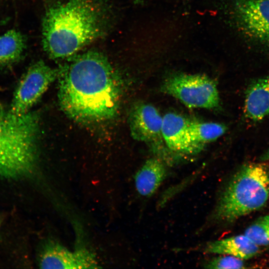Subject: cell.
<instances>
[{"label": "cell", "mask_w": 269, "mask_h": 269, "mask_svg": "<svg viewBox=\"0 0 269 269\" xmlns=\"http://www.w3.org/2000/svg\"><path fill=\"white\" fill-rule=\"evenodd\" d=\"M70 57L58 68V97L62 111L85 123L114 118L120 107L122 81L108 58L93 50Z\"/></svg>", "instance_id": "obj_1"}, {"label": "cell", "mask_w": 269, "mask_h": 269, "mask_svg": "<svg viewBox=\"0 0 269 269\" xmlns=\"http://www.w3.org/2000/svg\"><path fill=\"white\" fill-rule=\"evenodd\" d=\"M109 24L106 8L98 1L67 0L49 7L43 17V48L53 59L70 57L103 37Z\"/></svg>", "instance_id": "obj_2"}, {"label": "cell", "mask_w": 269, "mask_h": 269, "mask_svg": "<svg viewBox=\"0 0 269 269\" xmlns=\"http://www.w3.org/2000/svg\"><path fill=\"white\" fill-rule=\"evenodd\" d=\"M38 119L37 113L17 115L0 106V178L18 179L33 171Z\"/></svg>", "instance_id": "obj_3"}, {"label": "cell", "mask_w": 269, "mask_h": 269, "mask_svg": "<svg viewBox=\"0 0 269 269\" xmlns=\"http://www.w3.org/2000/svg\"><path fill=\"white\" fill-rule=\"evenodd\" d=\"M269 198V171L262 163L243 165L223 192L215 218L233 222L264 207Z\"/></svg>", "instance_id": "obj_4"}, {"label": "cell", "mask_w": 269, "mask_h": 269, "mask_svg": "<svg viewBox=\"0 0 269 269\" xmlns=\"http://www.w3.org/2000/svg\"><path fill=\"white\" fill-rule=\"evenodd\" d=\"M161 91L190 108L214 110L220 106L215 81L204 74H173L163 82Z\"/></svg>", "instance_id": "obj_5"}, {"label": "cell", "mask_w": 269, "mask_h": 269, "mask_svg": "<svg viewBox=\"0 0 269 269\" xmlns=\"http://www.w3.org/2000/svg\"><path fill=\"white\" fill-rule=\"evenodd\" d=\"M230 9L233 23L242 35L269 48V0H234Z\"/></svg>", "instance_id": "obj_6"}, {"label": "cell", "mask_w": 269, "mask_h": 269, "mask_svg": "<svg viewBox=\"0 0 269 269\" xmlns=\"http://www.w3.org/2000/svg\"><path fill=\"white\" fill-rule=\"evenodd\" d=\"M58 68H53L42 60L32 64L19 83L9 110L17 115L30 112V109L56 79Z\"/></svg>", "instance_id": "obj_7"}, {"label": "cell", "mask_w": 269, "mask_h": 269, "mask_svg": "<svg viewBox=\"0 0 269 269\" xmlns=\"http://www.w3.org/2000/svg\"><path fill=\"white\" fill-rule=\"evenodd\" d=\"M41 269H93L98 268L93 254L85 249L71 251L59 243L48 240L42 244L38 257Z\"/></svg>", "instance_id": "obj_8"}, {"label": "cell", "mask_w": 269, "mask_h": 269, "mask_svg": "<svg viewBox=\"0 0 269 269\" xmlns=\"http://www.w3.org/2000/svg\"><path fill=\"white\" fill-rule=\"evenodd\" d=\"M162 123L163 117L156 108L146 103H136L130 114L129 126L133 137L154 148L163 147Z\"/></svg>", "instance_id": "obj_9"}, {"label": "cell", "mask_w": 269, "mask_h": 269, "mask_svg": "<svg viewBox=\"0 0 269 269\" xmlns=\"http://www.w3.org/2000/svg\"><path fill=\"white\" fill-rule=\"evenodd\" d=\"M189 123L184 117L175 113H168L163 116V139L165 145L172 152L193 155L204 148V145L195 142L191 137Z\"/></svg>", "instance_id": "obj_10"}, {"label": "cell", "mask_w": 269, "mask_h": 269, "mask_svg": "<svg viewBox=\"0 0 269 269\" xmlns=\"http://www.w3.org/2000/svg\"><path fill=\"white\" fill-rule=\"evenodd\" d=\"M244 114L253 122H260L269 115V75L255 80L248 86Z\"/></svg>", "instance_id": "obj_11"}, {"label": "cell", "mask_w": 269, "mask_h": 269, "mask_svg": "<svg viewBox=\"0 0 269 269\" xmlns=\"http://www.w3.org/2000/svg\"><path fill=\"white\" fill-rule=\"evenodd\" d=\"M204 249L206 253L230 255L243 260L252 258L260 252V246L245 234L210 242Z\"/></svg>", "instance_id": "obj_12"}, {"label": "cell", "mask_w": 269, "mask_h": 269, "mask_svg": "<svg viewBox=\"0 0 269 269\" xmlns=\"http://www.w3.org/2000/svg\"><path fill=\"white\" fill-rule=\"evenodd\" d=\"M164 164L157 158L147 159L139 169L134 176L136 189L141 196L152 195L166 176Z\"/></svg>", "instance_id": "obj_13"}, {"label": "cell", "mask_w": 269, "mask_h": 269, "mask_svg": "<svg viewBox=\"0 0 269 269\" xmlns=\"http://www.w3.org/2000/svg\"><path fill=\"white\" fill-rule=\"evenodd\" d=\"M26 48L24 35L16 29H10L0 36V66H7L17 62Z\"/></svg>", "instance_id": "obj_14"}, {"label": "cell", "mask_w": 269, "mask_h": 269, "mask_svg": "<svg viewBox=\"0 0 269 269\" xmlns=\"http://www.w3.org/2000/svg\"><path fill=\"white\" fill-rule=\"evenodd\" d=\"M189 128L193 139L204 146L206 143L217 139L227 130L225 125L214 122L190 121Z\"/></svg>", "instance_id": "obj_15"}, {"label": "cell", "mask_w": 269, "mask_h": 269, "mask_svg": "<svg viewBox=\"0 0 269 269\" xmlns=\"http://www.w3.org/2000/svg\"><path fill=\"white\" fill-rule=\"evenodd\" d=\"M244 234L258 246L269 247V214L250 225Z\"/></svg>", "instance_id": "obj_16"}, {"label": "cell", "mask_w": 269, "mask_h": 269, "mask_svg": "<svg viewBox=\"0 0 269 269\" xmlns=\"http://www.w3.org/2000/svg\"><path fill=\"white\" fill-rule=\"evenodd\" d=\"M208 269H244V260L234 256L222 255L207 262L205 265Z\"/></svg>", "instance_id": "obj_17"}, {"label": "cell", "mask_w": 269, "mask_h": 269, "mask_svg": "<svg viewBox=\"0 0 269 269\" xmlns=\"http://www.w3.org/2000/svg\"><path fill=\"white\" fill-rule=\"evenodd\" d=\"M260 159L262 161L269 160V149L261 156Z\"/></svg>", "instance_id": "obj_18"}, {"label": "cell", "mask_w": 269, "mask_h": 269, "mask_svg": "<svg viewBox=\"0 0 269 269\" xmlns=\"http://www.w3.org/2000/svg\"><path fill=\"white\" fill-rule=\"evenodd\" d=\"M132 0L134 1V2H141L142 0Z\"/></svg>", "instance_id": "obj_19"}, {"label": "cell", "mask_w": 269, "mask_h": 269, "mask_svg": "<svg viewBox=\"0 0 269 269\" xmlns=\"http://www.w3.org/2000/svg\"></svg>", "instance_id": "obj_20"}]
</instances>
